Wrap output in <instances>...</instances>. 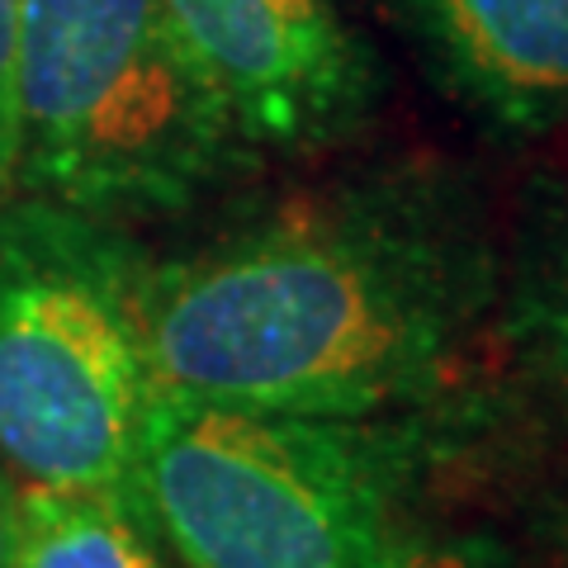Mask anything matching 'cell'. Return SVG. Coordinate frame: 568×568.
I'll return each mask as SVG.
<instances>
[{
	"mask_svg": "<svg viewBox=\"0 0 568 568\" xmlns=\"http://www.w3.org/2000/svg\"><path fill=\"white\" fill-rule=\"evenodd\" d=\"M478 265L403 219H308L138 284L152 388L308 417H384L446 379Z\"/></svg>",
	"mask_w": 568,
	"mask_h": 568,
	"instance_id": "6da1fadb",
	"label": "cell"
},
{
	"mask_svg": "<svg viewBox=\"0 0 568 568\" xmlns=\"http://www.w3.org/2000/svg\"><path fill=\"white\" fill-rule=\"evenodd\" d=\"M413 455L375 417H308L152 388L123 497L185 568H388Z\"/></svg>",
	"mask_w": 568,
	"mask_h": 568,
	"instance_id": "7a4b0ae2",
	"label": "cell"
},
{
	"mask_svg": "<svg viewBox=\"0 0 568 568\" xmlns=\"http://www.w3.org/2000/svg\"><path fill=\"white\" fill-rule=\"evenodd\" d=\"M237 142L162 0L20 6L14 200L85 223L171 213L219 181Z\"/></svg>",
	"mask_w": 568,
	"mask_h": 568,
	"instance_id": "3957f363",
	"label": "cell"
},
{
	"mask_svg": "<svg viewBox=\"0 0 568 568\" xmlns=\"http://www.w3.org/2000/svg\"><path fill=\"white\" fill-rule=\"evenodd\" d=\"M148 398L138 290L85 219L10 200L0 209V465L20 484L123 493Z\"/></svg>",
	"mask_w": 568,
	"mask_h": 568,
	"instance_id": "277c9868",
	"label": "cell"
},
{
	"mask_svg": "<svg viewBox=\"0 0 568 568\" xmlns=\"http://www.w3.org/2000/svg\"><path fill=\"white\" fill-rule=\"evenodd\" d=\"M181 43L265 148H317L365 119L375 67L332 0H162Z\"/></svg>",
	"mask_w": 568,
	"mask_h": 568,
	"instance_id": "5b68a950",
	"label": "cell"
},
{
	"mask_svg": "<svg viewBox=\"0 0 568 568\" xmlns=\"http://www.w3.org/2000/svg\"><path fill=\"white\" fill-rule=\"evenodd\" d=\"M436 71L511 133L568 119V0H394Z\"/></svg>",
	"mask_w": 568,
	"mask_h": 568,
	"instance_id": "8992f818",
	"label": "cell"
},
{
	"mask_svg": "<svg viewBox=\"0 0 568 568\" xmlns=\"http://www.w3.org/2000/svg\"><path fill=\"white\" fill-rule=\"evenodd\" d=\"M14 568H162L119 488L20 484Z\"/></svg>",
	"mask_w": 568,
	"mask_h": 568,
	"instance_id": "52a82bcc",
	"label": "cell"
},
{
	"mask_svg": "<svg viewBox=\"0 0 568 568\" xmlns=\"http://www.w3.org/2000/svg\"><path fill=\"white\" fill-rule=\"evenodd\" d=\"M526 332L568 403V204L549 219L526 275Z\"/></svg>",
	"mask_w": 568,
	"mask_h": 568,
	"instance_id": "ba28073f",
	"label": "cell"
},
{
	"mask_svg": "<svg viewBox=\"0 0 568 568\" xmlns=\"http://www.w3.org/2000/svg\"><path fill=\"white\" fill-rule=\"evenodd\" d=\"M388 568H521V564L493 536L455 530V536H407Z\"/></svg>",
	"mask_w": 568,
	"mask_h": 568,
	"instance_id": "9c48e42d",
	"label": "cell"
},
{
	"mask_svg": "<svg viewBox=\"0 0 568 568\" xmlns=\"http://www.w3.org/2000/svg\"><path fill=\"white\" fill-rule=\"evenodd\" d=\"M20 6L0 0V209L14 200V52H20Z\"/></svg>",
	"mask_w": 568,
	"mask_h": 568,
	"instance_id": "30bf717a",
	"label": "cell"
},
{
	"mask_svg": "<svg viewBox=\"0 0 568 568\" xmlns=\"http://www.w3.org/2000/svg\"><path fill=\"white\" fill-rule=\"evenodd\" d=\"M14 545H20V484L0 474V568H14Z\"/></svg>",
	"mask_w": 568,
	"mask_h": 568,
	"instance_id": "8fae6325",
	"label": "cell"
},
{
	"mask_svg": "<svg viewBox=\"0 0 568 568\" xmlns=\"http://www.w3.org/2000/svg\"><path fill=\"white\" fill-rule=\"evenodd\" d=\"M564 549H568V530H564Z\"/></svg>",
	"mask_w": 568,
	"mask_h": 568,
	"instance_id": "7c38bea8",
	"label": "cell"
}]
</instances>
